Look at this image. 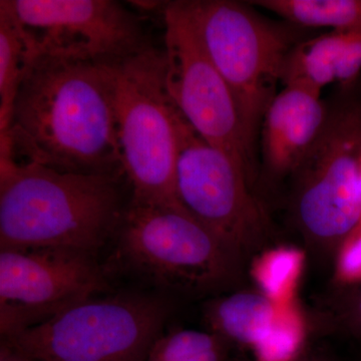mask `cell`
Here are the masks:
<instances>
[{"mask_svg":"<svg viewBox=\"0 0 361 361\" xmlns=\"http://www.w3.org/2000/svg\"><path fill=\"white\" fill-rule=\"evenodd\" d=\"M0 140V154L18 163L78 174L123 173L106 63L33 59Z\"/></svg>","mask_w":361,"mask_h":361,"instance_id":"6da1fadb","label":"cell"},{"mask_svg":"<svg viewBox=\"0 0 361 361\" xmlns=\"http://www.w3.org/2000/svg\"><path fill=\"white\" fill-rule=\"evenodd\" d=\"M116 174L65 173L0 155V249L94 254L123 219Z\"/></svg>","mask_w":361,"mask_h":361,"instance_id":"7a4b0ae2","label":"cell"},{"mask_svg":"<svg viewBox=\"0 0 361 361\" xmlns=\"http://www.w3.org/2000/svg\"><path fill=\"white\" fill-rule=\"evenodd\" d=\"M106 65L121 166L132 185V201L184 211L175 188L178 110L168 92L164 51L149 45Z\"/></svg>","mask_w":361,"mask_h":361,"instance_id":"3957f363","label":"cell"},{"mask_svg":"<svg viewBox=\"0 0 361 361\" xmlns=\"http://www.w3.org/2000/svg\"><path fill=\"white\" fill-rule=\"evenodd\" d=\"M360 149L361 104L345 102L330 110L319 139L291 176V226L316 265L336 269L360 224Z\"/></svg>","mask_w":361,"mask_h":361,"instance_id":"277c9868","label":"cell"},{"mask_svg":"<svg viewBox=\"0 0 361 361\" xmlns=\"http://www.w3.org/2000/svg\"><path fill=\"white\" fill-rule=\"evenodd\" d=\"M120 228L123 257L166 290L216 297L248 284L250 264L185 211L132 201Z\"/></svg>","mask_w":361,"mask_h":361,"instance_id":"5b68a950","label":"cell"},{"mask_svg":"<svg viewBox=\"0 0 361 361\" xmlns=\"http://www.w3.org/2000/svg\"><path fill=\"white\" fill-rule=\"evenodd\" d=\"M175 188L185 212L246 262L269 251L278 234L255 180L225 151L204 140L178 111Z\"/></svg>","mask_w":361,"mask_h":361,"instance_id":"8992f818","label":"cell"},{"mask_svg":"<svg viewBox=\"0 0 361 361\" xmlns=\"http://www.w3.org/2000/svg\"><path fill=\"white\" fill-rule=\"evenodd\" d=\"M170 311L153 296L92 298L1 341L35 361H146Z\"/></svg>","mask_w":361,"mask_h":361,"instance_id":"52a82bcc","label":"cell"},{"mask_svg":"<svg viewBox=\"0 0 361 361\" xmlns=\"http://www.w3.org/2000/svg\"><path fill=\"white\" fill-rule=\"evenodd\" d=\"M202 44L238 104L255 146L263 116L280 82L282 65L293 47L283 28L229 0H185Z\"/></svg>","mask_w":361,"mask_h":361,"instance_id":"ba28073f","label":"cell"},{"mask_svg":"<svg viewBox=\"0 0 361 361\" xmlns=\"http://www.w3.org/2000/svg\"><path fill=\"white\" fill-rule=\"evenodd\" d=\"M166 82L185 121L207 142L234 159L256 179L255 146L238 104L204 49L185 0L166 4Z\"/></svg>","mask_w":361,"mask_h":361,"instance_id":"9c48e42d","label":"cell"},{"mask_svg":"<svg viewBox=\"0 0 361 361\" xmlns=\"http://www.w3.org/2000/svg\"><path fill=\"white\" fill-rule=\"evenodd\" d=\"M25 30L35 59L111 63L149 47L141 21L113 0H4Z\"/></svg>","mask_w":361,"mask_h":361,"instance_id":"30bf717a","label":"cell"},{"mask_svg":"<svg viewBox=\"0 0 361 361\" xmlns=\"http://www.w3.org/2000/svg\"><path fill=\"white\" fill-rule=\"evenodd\" d=\"M106 288L92 254L59 249L0 251L1 338L51 319Z\"/></svg>","mask_w":361,"mask_h":361,"instance_id":"8fae6325","label":"cell"},{"mask_svg":"<svg viewBox=\"0 0 361 361\" xmlns=\"http://www.w3.org/2000/svg\"><path fill=\"white\" fill-rule=\"evenodd\" d=\"M322 92L284 85L261 123L263 160L273 177L292 176L322 134L329 118Z\"/></svg>","mask_w":361,"mask_h":361,"instance_id":"7c38bea8","label":"cell"},{"mask_svg":"<svg viewBox=\"0 0 361 361\" xmlns=\"http://www.w3.org/2000/svg\"><path fill=\"white\" fill-rule=\"evenodd\" d=\"M275 316L276 308L269 294L247 286L213 297L204 307L209 331L255 353L276 336Z\"/></svg>","mask_w":361,"mask_h":361,"instance_id":"4fadbf2b","label":"cell"},{"mask_svg":"<svg viewBox=\"0 0 361 361\" xmlns=\"http://www.w3.org/2000/svg\"><path fill=\"white\" fill-rule=\"evenodd\" d=\"M345 39L346 32L330 30L294 44L284 59L280 82L322 92L337 80Z\"/></svg>","mask_w":361,"mask_h":361,"instance_id":"5bb4252c","label":"cell"},{"mask_svg":"<svg viewBox=\"0 0 361 361\" xmlns=\"http://www.w3.org/2000/svg\"><path fill=\"white\" fill-rule=\"evenodd\" d=\"M310 336L361 339V280H336L304 310Z\"/></svg>","mask_w":361,"mask_h":361,"instance_id":"9a60e30c","label":"cell"},{"mask_svg":"<svg viewBox=\"0 0 361 361\" xmlns=\"http://www.w3.org/2000/svg\"><path fill=\"white\" fill-rule=\"evenodd\" d=\"M32 47L16 16L0 1V135L11 125L14 99L30 61Z\"/></svg>","mask_w":361,"mask_h":361,"instance_id":"2e32d148","label":"cell"},{"mask_svg":"<svg viewBox=\"0 0 361 361\" xmlns=\"http://www.w3.org/2000/svg\"><path fill=\"white\" fill-rule=\"evenodd\" d=\"M250 4L305 27L334 32L361 27V0H256Z\"/></svg>","mask_w":361,"mask_h":361,"instance_id":"e0dca14e","label":"cell"},{"mask_svg":"<svg viewBox=\"0 0 361 361\" xmlns=\"http://www.w3.org/2000/svg\"><path fill=\"white\" fill-rule=\"evenodd\" d=\"M231 346L212 331L171 330L158 337L146 361H227Z\"/></svg>","mask_w":361,"mask_h":361,"instance_id":"ac0fdd59","label":"cell"},{"mask_svg":"<svg viewBox=\"0 0 361 361\" xmlns=\"http://www.w3.org/2000/svg\"><path fill=\"white\" fill-rule=\"evenodd\" d=\"M361 71V27L346 32L345 44L338 71L337 82L343 87L353 85Z\"/></svg>","mask_w":361,"mask_h":361,"instance_id":"d6986e66","label":"cell"},{"mask_svg":"<svg viewBox=\"0 0 361 361\" xmlns=\"http://www.w3.org/2000/svg\"><path fill=\"white\" fill-rule=\"evenodd\" d=\"M338 278L342 282L361 280V223L344 244L336 265Z\"/></svg>","mask_w":361,"mask_h":361,"instance_id":"ffe728a7","label":"cell"},{"mask_svg":"<svg viewBox=\"0 0 361 361\" xmlns=\"http://www.w3.org/2000/svg\"><path fill=\"white\" fill-rule=\"evenodd\" d=\"M0 361H35L1 341Z\"/></svg>","mask_w":361,"mask_h":361,"instance_id":"44dd1931","label":"cell"},{"mask_svg":"<svg viewBox=\"0 0 361 361\" xmlns=\"http://www.w3.org/2000/svg\"><path fill=\"white\" fill-rule=\"evenodd\" d=\"M293 361H334L329 356L325 355L322 351L311 349L310 346L304 345L302 350Z\"/></svg>","mask_w":361,"mask_h":361,"instance_id":"7402d4cb","label":"cell"},{"mask_svg":"<svg viewBox=\"0 0 361 361\" xmlns=\"http://www.w3.org/2000/svg\"><path fill=\"white\" fill-rule=\"evenodd\" d=\"M358 182H360V196H361V149H360V161H358Z\"/></svg>","mask_w":361,"mask_h":361,"instance_id":"603a6c76","label":"cell"},{"mask_svg":"<svg viewBox=\"0 0 361 361\" xmlns=\"http://www.w3.org/2000/svg\"><path fill=\"white\" fill-rule=\"evenodd\" d=\"M233 361H245V360H233Z\"/></svg>","mask_w":361,"mask_h":361,"instance_id":"cb8c5ba5","label":"cell"}]
</instances>
